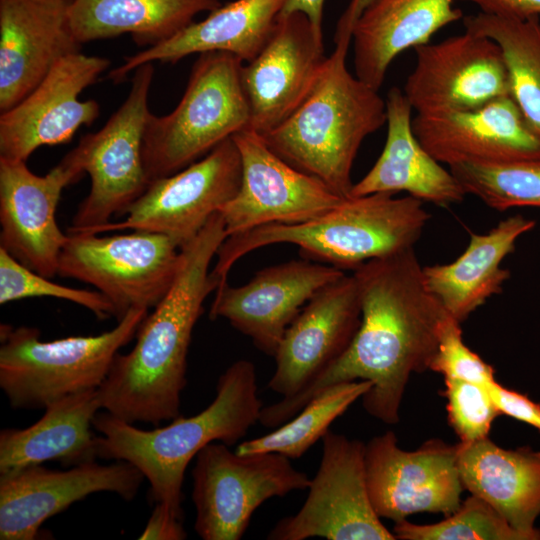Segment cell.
<instances>
[{
    "instance_id": "obj_1",
    "label": "cell",
    "mask_w": 540,
    "mask_h": 540,
    "mask_svg": "<svg viewBox=\"0 0 540 540\" xmlns=\"http://www.w3.org/2000/svg\"><path fill=\"white\" fill-rule=\"evenodd\" d=\"M352 274L361 323L350 346L298 393L263 407L264 427L287 422L326 388L358 380L371 383L361 398L366 412L397 424L410 376L429 370L448 313L427 288L414 247L369 260Z\"/></svg>"
},
{
    "instance_id": "obj_2",
    "label": "cell",
    "mask_w": 540,
    "mask_h": 540,
    "mask_svg": "<svg viewBox=\"0 0 540 540\" xmlns=\"http://www.w3.org/2000/svg\"><path fill=\"white\" fill-rule=\"evenodd\" d=\"M226 237L216 212L181 248L172 286L142 321L132 350L116 355L98 388L102 409L133 424H160L180 415L192 332L205 299L217 288L210 266Z\"/></svg>"
},
{
    "instance_id": "obj_3",
    "label": "cell",
    "mask_w": 540,
    "mask_h": 540,
    "mask_svg": "<svg viewBox=\"0 0 540 540\" xmlns=\"http://www.w3.org/2000/svg\"><path fill=\"white\" fill-rule=\"evenodd\" d=\"M261 409L255 366L241 359L220 375L216 397L196 415H179L168 425L144 430L107 411L98 412L93 420L100 434L98 458L134 465L148 480L154 501L183 519L182 489L190 461L214 441L236 444L259 421Z\"/></svg>"
},
{
    "instance_id": "obj_4",
    "label": "cell",
    "mask_w": 540,
    "mask_h": 540,
    "mask_svg": "<svg viewBox=\"0 0 540 540\" xmlns=\"http://www.w3.org/2000/svg\"><path fill=\"white\" fill-rule=\"evenodd\" d=\"M430 217L423 202L409 195L349 197L305 222L269 224L227 236L210 277L218 288L241 257L279 243L296 245L305 259L353 271L369 260L414 247Z\"/></svg>"
},
{
    "instance_id": "obj_5",
    "label": "cell",
    "mask_w": 540,
    "mask_h": 540,
    "mask_svg": "<svg viewBox=\"0 0 540 540\" xmlns=\"http://www.w3.org/2000/svg\"><path fill=\"white\" fill-rule=\"evenodd\" d=\"M334 42L306 99L285 121L261 136L287 163L349 198L354 160L365 138L386 124V101L379 90L348 70L351 39Z\"/></svg>"
},
{
    "instance_id": "obj_6",
    "label": "cell",
    "mask_w": 540,
    "mask_h": 540,
    "mask_svg": "<svg viewBox=\"0 0 540 540\" xmlns=\"http://www.w3.org/2000/svg\"><path fill=\"white\" fill-rule=\"evenodd\" d=\"M131 309L109 331L40 340L35 327L0 325V388L13 409H44L65 396L98 389L119 350L148 314Z\"/></svg>"
},
{
    "instance_id": "obj_7",
    "label": "cell",
    "mask_w": 540,
    "mask_h": 540,
    "mask_svg": "<svg viewBox=\"0 0 540 540\" xmlns=\"http://www.w3.org/2000/svg\"><path fill=\"white\" fill-rule=\"evenodd\" d=\"M243 64L228 52L199 54L175 109L162 116L150 114L143 140L150 182L184 169L249 128L250 111L241 80Z\"/></svg>"
},
{
    "instance_id": "obj_8",
    "label": "cell",
    "mask_w": 540,
    "mask_h": 540,
    "mask_svg": "<svg viewBox=\"0 0 540 540\" xmlns=\"http://www.w3.org/2000/svg\"><path fill=\"white\" fill-rule=\"evenodd\" d=\"M152 63L139 66L129 93L105 125L83 136L66 156L90 177L88 195L79 204L68 234L91 233L125 215L147 189L150 180L143 160V140L148 118Z\"/></svg>"
},
{
    "instance_id": "obj_9",
    "label": "cell",
    "mask_w": 540,
    "mask_h": 540,
    "mask_svg": "<svg viewBox=\"0 0 540 540\" xmlns=\"http://www.w3.org/2000/svg\"><path fill=\"white\" fill-rule=\"evenodd\" d=\"M194 530L203 540H239L266 500L308 489L311 479L279 453L238 454L209 443L195 456Z\"/></svg>"
},
{
    "instance_id": "obj_10",
    "label": "cell",
    "mask_w": 540,
    "mask_h": 540,
    "mask_svg": "<svg viewBox=\"0 0 540 540\" xmlns=\"http://www.w3.org/2000/svg\"><path fill=\"white\" fill-rule=\"evenodd\" d=\"M97 235L68 234L58 275L94 286L112 304L117 321L131 309H153L175 280L181 249L154 232Z\"/></svg>"
},
{
    "instance_id": "obj_11",
    "label": "cell",
    "mask_w": 540,
    "mask_h": 540,
    "mask_svg": "<svg viewBox=\"0 0 540 540\" xmlns=\"http://www.w3.org/2000/svg\"><path fill=\"white\" fill-rule=\"evenodd\" d=\"M365 444L328 430L319 468L301 509L277 522L270 540H395L375 512L365 475Z\"/></svg>"
},
{
    "instance_id": "obj_12",
    "label": "cell",
    "mask_w": 540,
    "mask_h": 540,
    "mask_svg": "<svg viewBox=\"0 0 540 540\" xmlns=\"http://www.w3.org/2000/svg\"><path fill=\"white\" fill-rule=\"evenodd\" d=\"M240 182L241 158L231 137L184 169L151 181L127 209L123 221L110 222L91 233L154 232L169 237L181 249L235 196Z\"/></svg>"
},
{
    "instance_id": "obj_13",
    "label": "cell",
    "mask_w": 540,
    "mask_h": 540,
    "mask_svg": "<svg viewBox=\"0 0 540 540\" xmlns=\"http://www.w3.org/2000/svg\"><path fill=\"white\" fill-rule=\"evenodd\" d=\"M365 475L372 506L380 518L398 522L416 513L448 516L465 490L458 468V444L429 439L415 451L398 446L393 431L365 444Z\"/></svg>"
},
{
    "instance_id": "obj_14",
    "label": "cell",
    "mask_w": 540,
    "mask_h": 540,
    "mask_svg": "<svg viewBox=\"0 0 540 540\" xmlns=\"http://www.w3.org/2000/svg\"><path fill=\"white\" fill-rule=\"evenodd\" d=\"M232 138L241 158V182L235 196L219 211L227 236L269 224L305 222L346 199L287 163L259 133L244 129Z\"/></svg>"
},
{
    "instance_id": "obj_15",
    "label": "cell",
    "mask_w": 540,
    "mask_h": 540,
    "mask_svg": "<svg viewBox=\"0 0 540 540\" xmlns=\"http://www.w3.org/2000/svg\"><path fill=\"white\" fill-rule=\"evenodd\" d=\"M414 50L403 92L416 114L475 109L510 95L502 51L488 37L465 30Z\"/></svg>"
},
{
    "instance_id": "obj_16",
    "label": "cell",
    "mask_w": 540,
    "mask_h": 540,
    "mask_svg": "<svg viewBox=\"0 0 540 540\" xmlns=\"http://www.w3.org/2000/svg\"><path fill=\"white\" fill-rule=\"evenodd\" d=\"M327 57L321 27L300 12L279 14L264 47L241 69L248 129L263 135L285 121L313 89Z\"/></svg>"
},
{
    "instance_id": "obj_17",
    "label": "cell",
    "mask_w": 540,
    "mask_h": 540,
    "mask_svg": "<svg viewBox=\"0 0 540 540\" xmlns=\"http://www.w3.org/2000/svg\"><path fill=\"white\" fill-rule=\"evenodd\" d=\"M110 61L73 53L60 60L23 100L0 115V158L27 161L43 145L67 143L91 125L100 106L79 95L108 69Z\"/></svg>"
},
{
    "instance_id": "obj_18",
    "label": "cell",
    "mask_w": 540,
    "mask_h": 540,
    "mask_svg": "<svg viewBox=\"0 0 540 540\" xmlns=\"http://www.w3.org/2000/svg\"><path fill=\"white\" fill-rule=\"evenodd\" d=\"M144 479L129 462L103 465L96 460L67 470L39 464L0 475V539H36L46 520L94 493L111 492L131 501Z\"/></svg>"
},
{
    "instance_id": "obj_19",
    "label": "cell",
    "mask_w": 540,
    "mask_h": 540,
    "mask_svg": "<svg viewBox=\"0 0 540 540\" xmlns=\"http://www.w3.org/2000/svg\"><path fill=\"white\" fill-rule=\"evenodd\" d=\"M82 175L66 155L44 176L25 161L0 158V247L42 276L57 275L68 234L57 224L56 209L63 189Z\"/></svg>"
},
{
    "instance_id": "obj_20",
    "label": "cell",
    "mask_w": 540,
    "mask_h": 540,
    "mask_svg": "<svg viewBox=\"0 0 540 540\" xmlns=\"http://www.w3.org/2000/svg\"><path fill=\"white\" fill-rule=\"evenodd\" d=\"M344 274L337 267L305 258L270 266L244 285L222 283L215 290L209 318L226 319L260 351L273 357L286 329L306 303Z\"/></svg>"
},
{
    "instance_id": "obj_21",
    "label": "cell",
    "mask_w": 540,
    "mask_h": 540,
    "mask_svg": "<svg viewBox=\"0 0 540 540\" xmlns=\"http://www.w3.org/2000/svg\"><path fill=\"white\" fill-rule=\"evenodd\" d=\"M360 323L356 280L344 274L318 291L288 326L268 388L283 397L298 393L345 353Z\"/></svg>"
},
{
    "instance_id": "obj_22",
    "label": "cell",
    "mask_w": 540,
    "mask_h": 540,
    "mask_svg": "<svg viewBox=\"0 0 540 540\" xmlns=\"http://www.w3.org/2000/svg\"><path fill=\"white\" fill-rule=\"evenodd\" d=\"M412 127L423 148L449 167L540 158V139L511 95L475 109L416 114Z\"/></svg>"
},
{
    "instance_id": "obj_23",
    "label": "cell",
    "mask_w": 540,
    "mask_h": 540,
    "mask_svg": "<svg viewBox=\"0 0 540 540\" xmlns=\"http://www.w3.org/2000/svg\"><path fill=\"white\" fill-rule=\"evenodd\" d=\"M71 0H0V112L31 93L66 56L80 52Z\"/></svg>"
},
{
    "instance_id": "obj_24",
    "label": "cell",
    "mask_w": 540,
    "mask_h": 540,
    "mask_svg": "<svg viewBox=\"0 0 540 540\" xmlns=\"http://www.w3.org/2000/svg\"><path fill=\"white\" fill-rule=\"evenodd\" d=\"M385 101V145L372 168L353 184L351 197L406 192L422 202L440 207L463 201L467 193L458 179L434 159L415 136L413 108L403 90L392 87Z\"/></svg>"
},
{
    "instance_id": "obj_25",
    "label": "cell",
    "mask_w": 540,
    "mask_h": 540,
    "mask_svg": "<svg viewBox=\"0 0 540 540\" xmlns=\"http://www.w3.org/2000/svg\"><path fill=\"white\" fill-rule=\"evenodd\" d=\"M285 0H235L209 12L168 39L125 58L108 77L122 82L139 66L160 61L176 63L191 54L231 53L243 62L252 60L268 41Z\"/></svg>"
},
{
    "instance_id": "obj_26",
    "label": "cell",
    "mask_w": 540,
    "mask_h": 540,
    "mask_svg": "<svg viewBox=\"0 0 540 540\" xmlns=\"http://www.w3.org/2000/svg\"><path fill=\"white\" fill-rule=\"evenodd\" d=\"M464 489L494 507L527 540H540V451L505 449L489 437L458 443Z\"/></svg>"
},
{
    "instance_id": "obj_27",
    "label": "cell",
    "mask_w": 540,
    "mask_h": 540,
    "mask_svg": "<svg viewBox=\"0 0 540 540\" xmlns=\"http://www.w3.org/2000/svg\"><path fill=\"white\" fill-rule=\"evenodd\" d=\"M455 0H374L352 29L355 76L379 90L403 51L429 43L442 27L461 19Z\"/></svg>"
},
{
    "instance_id": "obj_28",
    "label": "cell",
    "mask_w": 540,
    "mask_h": 540,
    "mask_svg": "<svg viewBox=\"0 0 540 540\" xmlns=\"http://www.w3.org/2000/svg\"><path fill=\"white\" fill-rule=\"evenodd\" d=\"M536 222L521 215L501 220L485 234L471 233L464 252L448 264L423 267L429 291L460 324L490 297L502 292L510 271L501 266L519 237Z\"/></svg>"
},
{
    "instance_id": "obj_29",
    "label": "cell",
    "mask_w": 540,
    "mask_h": 540,
    "mask_svg": "<svg viewBox=\"0 0 540 540\" xmlns=\"http://www.w3.org/2000/svg\"><path fill=\"white\" fill-rule=\"evenodd\" d=\"M102 409L98 389L74 393L48 404L43 416L24 429L0 432V475L46 461L74 466L98 458L93 420Z\"/></svg>"
},
{
    "instance_id": "obj_30",
    "label": "cell",
    "mask_w": 540,
    "mask_h": 540,
    "mask_svg": "<svg viewBox=\"0 0 540 540\" xmlns=\"http://www.w3.org/2000/svg\"><path fill=\"white\" fill-rule=\"evenodd\" d=\"M220 5L219 0H71L69 19L80 44L129 33L138 45L151 47Z\"/></svg>"
},
{
    "instance_id": "obj_31",
    "label": "cell",
    "mask_w": 540,
    "mask_h": 540,
    "mask_svg": "<svg viewBox=\"0 0 540 540\" xmlns=\"http://www.w3.org/2000/svg\"><path fill=\"white\" fill-rule=\"evenodd\" d=\"M466 31L494 40L507 67L510 95L540 139V21L479 12L463 17Z\"/></svg>"
},
{
    "instance_id": "obj_32",
    "label": "cell",
    "mask_w": 540,
    "mask_h": 540,
    "mask_svg": "<svg viewBox=\"0 0 540 540\" xmlns=\"http://www.w3.org/2000/svg\"><path fill=\"white\" fill-rule=\"evenodd\" d=\"M370 388L371 383L365 380L332 385L276 430L240 442L235 451L238 454L279 453L289 459H298L322 439L333 421Z\"/></svg>"
},
{
    "instance_id": "obj_33",
    "label": "cell",
    "mask_w": 540,
    "mask_h": 540,
    "mask_svg": "<svg viewBox=\"0 0 540 540\" xmlns=\"http://www.w3.org/2000/svg\"><path fill=\"white\" fill-rule=\"evenodd\" d=\"M449 169L467 194L492 209L540 208V158L496 164L460 163Z\"/></svg>"
},
{
    "instance_id": "obj_34",
    "label": "cell",
    "mask_w": 540,
    "mask_h": 540,
    "mask_svg": "<svg viewBox=\"0 0 540 540\" xmlns=\"http://www.w3.org/2000/svg\"><path fill=\"white\" fill-rule=\"evenodd\" d=\"M393 534L400 540H527L484 499L471 494L460 507L438 523L395 522Z\"/></svg>"
},
{
    "instance_id": "obj_35",
    "label": "cell",
    "mask_w": 540,
    "mask_h": 540,
    "mask_svg": "<svg viewBox=\"0 0 540 540\" xmlns=\"http://www.w3.org/2000/svg\"><path fill=\"white\" fill-rule=\"evenodd\" d=\"M29 269L0 247V304L31 297L70 301L90 310L98 319L114 316L110 301L99 291L60 285Z\"/></svg>"
},
{
    "instance_id": "obj_36",
    "label": "cell",
    "mask_w": 540,
    "mask_h": 540,
    "mask_svg": "<svg viewBox=\"0 0 540 540\" xmlns=\"http://www.w3.org/2000/svg\"><path fill=\"white\" fill-rule=\"evenodd\" d=\"M449 425L461 443L488 437L493 421L501 415L485 385L444 378Z\"/></svg>"
},
{
    "instance_id": "obj_37",
    "label": "cell",
    "mask_w": 540,
    "mask_h": 540,
    "mask_svg": "<svg viewBox=\"0 0 540 540\" xmlns=\"http://www.w3.org/2000/svg\"><path fill=\"white\" fill-rule=\"evenodd\" d=\"M429 370L453 378L488 385L495 381L494 368L466 346L460 323L449 314L443 321L437 352Z\"/></svg>"
},
{
    "instance_id": "obj_38",
    "label": "cell",
    "mask_w": 540,
    "mask_h": 540,
    "mask_svg": "<svg viewBox=\"0 0 540 540\" xmlns=\"http://www.w3.org/2000/svg\"><path fill=\"white\" fill-rule=\"evenodd\" d=\"M486 387L501 414L529 424L540 432V404L500 385L496 380Z\"/></svg>"
},
{
    "instance_id": "obj_39",
    "label": "cell",
    "mask_w": 540,
    "mask_h": 540,
    "mask_svg": "<svg viewBox=\"0 0 540 540\" xmlns=\"http://www.w3.org/2000/svg\"><path fill=\"white\" fill-rule=\"evenodd\" d=\"M187 533L183 519L161 502H156L148 522L140 534L141 540H183Z\"/></svg>"
},
{
    "instance_id": "obj_40",
    "label": "cell",
    "mask_w": 540,
    "mask_h": 540,
    "mask_svg": "<svg viewBox=\"0 0 540 540\" xmlns=\"http://www.w3.org/2000/svg\"><path fill=\"white\" fill-rule=\"evenodd\" d=\"M477 5L482 13L506 18L539 17L540 0H460Z\"/></svg>"
},
{
    "instance_id": "obj_41",
    "label": "cell",
    "mask_w": 540,
    "mask_h": 540,
    "mask_svg": "<svg viewBox=\"0 0 540 540\" xmlns=\"http://www.w3.org/2000/svg\"><path fill=\"white\" fill-rule=\"evenodd\" d=\"M373 1L374 0H350L348 6L338 20L334 40L343 38L352 39V29L355 22Z\"/></svg>"
},
{
    "instance_id": "obj_42",
    "label": "cell",
    "mask_w": 540,
    "mask_h": 540,
    "mask_svg": "<svg viewBox=\"0 0 540 540\" xmlns=\"http://www.w3.org/2000/svg\"><path fill=\"white\" fill-rule=\"evenodd\" d=\"M324 2L325 0H285L280 14L300 12L305 14L314 25L322 28Z\"/></svg>"
}]
</instances>
